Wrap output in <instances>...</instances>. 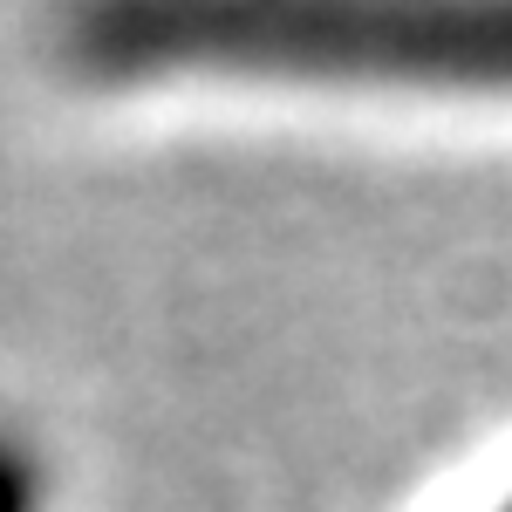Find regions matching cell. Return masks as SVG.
<instances>
[{
	"instance_id": "cell-1",
	"label": "cell",
	"mask_w": 512,
	"mask_h": 512,
	"mask_svg": "<svg viewBox=\"0 0 512 512\" xmlns=\"http://www.w3.org/2000/svg\"><path fill=\"white\" fill-rule=\"evenodd\" d=\"M82 76L171 69L512 89V0H62Z\"/></svg>"
},
{
	"instance_id": "cell-2",
	"label": "cell",
	"mask_w": 512,
	"mask_h": 512,
	"mask_svg": "<svg viewBox=\"0 0 512 512\" xmlns=\"http://www.w3.org/2000/svg\"><path fill=\"white\" fill-rule=\"evenodd\" d=\"M0 512H41V472L14 437H0Z\"/></svg>"
},
{
	"instance_id": "cell-3",
	"label": "cell",
	"mask_w": 512,
	"mask_h": 512,
	"mask_svg": "<svg viewBox=\"0 0 512 512\" xmlns=\"http://www.w3.org/2000/svg\"><path fill=\"white\" fill-rule=\"evenodd\" d=\"M506 512H512V506H506Z\"/></svg>"
}]
</instances>
